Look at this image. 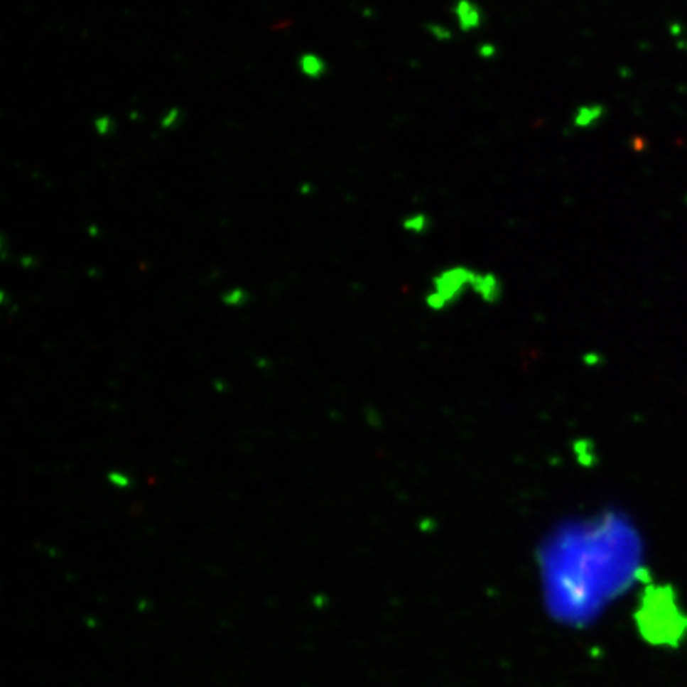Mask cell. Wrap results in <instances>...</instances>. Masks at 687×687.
<instances>
[{
  "mask_svg": "<svg viewBox=\"0 0 687 687\" xmlns=\"http://www.w3.org/2000/svg\"><path fill=\"white\" fill-rule=\"evenodd\" d=\"M178 118H180V110L175 109V107H173V109H171L169 112H166V115L163 117V119H161V128L163 129L173 128V126H177Z\"/></svg>",
  "mask_w": 687,
  "mask_h": 687,
  "instance_id": "52a82bcc",
  "label": "cell"
},
{
  "mask_svg": "<svg viewBox=\"0 0 687 687\" xmlns=\"http://www.w3.org/2000/svg\"><path fill=\"white\" fill-rule=\"evenodd\" d=\"M453 15L457 18L458 28L463 32H471L481 28L482 24V10L472 0H457L453 5Z\"/></svg>",
  "mask_w": 687,
  "mask_h": 687,
  "instance_id": "6da1fadb",
  "label": "cell"
},
{
  "mask_svg": "<svg viewBox=\"0 0 687 687\" xmlns=\"http://www.w3.org/2000/svg\"><path fill=\"white\" fill-rule=\"evenodd\" d=\"M94 128L97 131V134H101V136H107L109 132L112 131L113 128V121H112V118L110 117H107V115H102V117H99L96 118V121H94Z\"/></svg>",
  "mask_w": 687,
  "mask_h": 687,
  "instance_id": "8992f818",
  "label": "cell"
},
{
  "mask_svg": "<svg viewBox=\"0 0 687 687\" xmlns=\"http://www.w3.org/2000/svg\"><path fill=\"white\" fill-rule=\"evenodd\" d=\"M430 225L431 222L426 213H413V215H409L403 220V228L409 232H416V234H420V232L428 229Z\"/></svg>",
  "mask_w": 687,
  "mask_h": 687,
  "instance_id": "277c9868",
  "label": "cell"
},
{
  "mask_svg": "<svg viewBox=\"0 0 687 687\" xmlns=\"http://www.w3.org/2000/svg\"><path fill=\"white\" fill-rule=\"evenodd\" d=\"M426 31H428L430 34L435 37L436 40H439V42H447V40L452 38V31L447 29L445 26H443V24L430 23V24H426Z\"/></svg>",
  "mask_w": 687,
  "mask_h": 687,
  "instance_id": "5b68a950",
  "label": "cell"
},
{
  "mask_svg": "<svg viewBox=\"0 0 687 687\" xmlns=\"http://www.w3.org/2000/svg\"><path fill=\"white\" fill-rule=\"evenodd\" d=\"M298 69L304 77L318 80L328 72V64L325 63V59L322 56L315 55V53H303V55L298 58Z\"/></svg>",
  "mask_w": 687,
  "mask_h": 687,
  "instance_id": "3957f363",
  "label": "cell"
},
{
  "mask_svg": "<svg viewBox=\"0 0 687 687\" xmlns=\"http://www.w3.org/2000/svg\"><path fill=\"white\" fill-rule=\"evenodd\" d=\"M605 115V105L602 104H583L579 105L575 117H573V124L579 129H589L595 126Z\"/></svg>",
  "mask_w": 687,
  "mask_h": 687,
  "instance_id": "7a4b0ae2",
  "label": "cell"
},
{
  "mask_svg": "<svg viewBox=\"0 0 687 687\" xmlns=\"http://www.w3.org/2000/svg\"><path fill=\"white\" fill-rule=\"evenodd\" d=\"M497 55V48L492 43H484L479 46V56L484 59H492Z\"/></svg>",
  "mask_w": 687,
  "mask_h": 687,
  "instance_id": "ba28073f",
  "label": "cell"
}]
</instances>
